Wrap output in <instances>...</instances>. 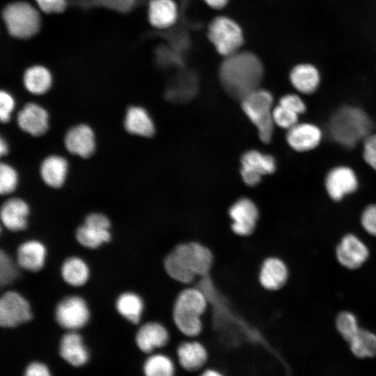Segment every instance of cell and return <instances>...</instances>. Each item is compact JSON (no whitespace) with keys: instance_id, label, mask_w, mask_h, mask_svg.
I'll return each instance as SVG.
<instances>
[{"instance_id":"ac0fdd59","label":"cell","mask_w":376,"mask_h":376,"mask_svg":"<svg viewBox=\"0 0 376 376\" xmlns=\"http://www.w3.org/2000/svg\"><path fill=\"white\" fill-rule=\"evenodd\" d=\"M171 339L169 329L162 323L155 321L142 324L136 334V343L141 351L154 353L166 346Z\"/></svg>"},{"instance_id":"ee69618b","label":"cell","mask_w":376,"mask_h":376,"mask_svg":"<svg viewBox=\"0 0 376 376\" xmlns=\"http://www.w3.org/2000/svg\"><path fill=\"white\" fill-rule=\"evenodd\" d=\"M40 10L45 13L63 12L66 6V0H35Z\"/></svg>"},{"instance_id":"60d3db41","label":"cell","mask_w":376,"mask_h":376,"mask_svg":"<svg viewBox=\"0 0 376 376\" xmlns=\"http://www.w3.org/2000/svg\"><path fill=\"white\" fill-rule=\"evenodd\" d=\"M361 225L368 234L376 237V204L369 205L363 210Z\"/></svg>"},{"instance_id":"b9f144b4","label":"cell","mask_w":376,"mask_h":376,"mask_svg":"<svg viewBox=\"0 0 376 376\" xmlns=\"http://www.w3.org/2000/svg\"><path fill=\"white\" fill-rule=\"evenodd\" d=\"M363 157L365 162L376 170V134L368 135L364 139Z\"/></svg>"},{"instance_id":"74e56055","label":"cell","mask_w":376,"mask_h":376,"mask_svg":"<svg viewBox=\"0 0 376 376\" xmlns=\"http://www.w3.org/2000/svg\"><path fill=\"white\" fill-rule=\"evenodd\" d=\"M273 120L278 126L289 130L297 124L298 114L278 105L273 109Z\"/></svg>"},{"instance_id":"484cf974","label":"cell","mask_w":376,"mask_h":376,"mask_svg":"<svg viewBox=\"0 0 376 376\" xmlns=\"http://www.w3.org/2000/svg\"><path fill=\"white\" fill-rule=\"evenodd\" d=\"M178 17V8L173 0H150L148 19L156 28L165 29L172 26Z\"/></svg>"},{"instance_id":"f35d334b","label":"cell","mask_w":376,"mask_h":376,"mask_svg":"<svg viewBox=\"0 0 376 376\" xmlns=\"http://www.w3.org/2000/svg\"><path fill=\"white\" fill-rule=\"evenodd\" d=\"M90 6H101L105 8L119 11L127 12L135 5L136 0H84Z\"/></svg>"},{"instance_id":"277c9868","label":"cell","mask_w":376,"mask_h":376,"mask_svg":"<svg viewBox=\"0 0 376 376\" xmlns=\"http://www.w3.org/2000/svg\"><path fill=\"white\" fill-rule=\"evenodd\" d=\"M273 97L272 94L262 89H257L242 100L244 113L258 130L259 136L264 143H269L274 130Z\"/></svg>"},{"instance_id":"7dc6e473","label":"cell","mask_w":376,"mask_h":376,"mask_svg":"<svg viewBox=\"0 0 376 376\" xmlns=\"http://www.w3.org/2000/svg\"><path fill=\"white\" fill-rule=\"evenodd\" d=\"M198 376H225V375L217 368H205L200 372Z\"/></svg>"},{"instance_id":"ba28073f","label":"cell","mask_w":376,"mask_h":376,"mask_svg":"<svg viewBox=\"0 0 376 376\" xmlns=\"http://www.w3.org/2000/svg\"><path fill=\"white\" fill-rule=\"evenodd\" d=\"M55 318L58 324L68 331H77L84 327L90 318V310L86 301L77 295L63 298L56 305Z\"/></svg>"},{"instance_id":"7bdbcfd3","label":"cell","mask_w":376,"mask_h":376,"mask_svg":"<svg viewBox=\"0 0 376 376\" xmlns=\"http://www.w3.org/2000/svg\"><path fill=\"white\" fill-rule=\"evenodd\" d=\"M279 105L298 115L306 111L304 102L300 97L295 94H288L282 97L279 100Z\"/></svg>"},{"instance_id":"8d00e7d4","label":"cell","mask_w":376,"mask_h":376,"mask_svg":"<svg viewBox=\"0 0 376 376\" xmlns=\"http://www.w3.org/2000/svg\"><path fill=\"white\" fill-rule=\"evenodd\" d=\"M17 269L10 256L3 250L0 252V283L7 285L13 283L17 276Z\"/></svg>"},{"instance_id":"8992f818","label":"cell","mask_w":376,"mask_h":376,"mask_svg":"<svg viewBox=\"0 0 376 376\" xmlns=\"http://www.w3.org/2000/svg\"><path fill=\"white\" fill-rule=\"evenodd\" d=\"M207 35L217 52L226 57L237 52L243 43L240 26L224 16L216 17L211 22Z\"/></svg>"},{"instance_id":"cb8c5ba5","label":"cell","mask_w":376,"mask_h":376,"mask_svg":"<svg viewBox=\"0 0 376 376\" xmlns=\"http://www.w3.org/2000/svg\"><path fill=\"white\" fill-rule=\"evenodd\" d=\"M198 90L195 74L182 72L175 76L166 90V96L173 102H185L194 97Z\"/></svg>"},{"instance_id":"e0dca14e","label":"cell","mask_w":376,"mask_h":376,"mask_svg":"<svg viewBox=\"0 0 376 376\" xmlns=\"http://www.w3.org/2000/svg\"><path fill=\"white\" fill-rule=\"evenodd\" d=\"M357 187V177L354 171L347 166L334 168L325 179L326 191L335 201H341L346 195L354 192Z\"/></svg>"},{"instance_id":"ab89813d","label":"cell","mask_w":376,"mask_h":376,"mask_svg":"<svg viewBox=\"0 0 376 376\" xmlns=\"http://www.w3.org/2000/svg\"><path fill=\"white\" fill-rule=\"evenodd\" d=\"M15 107V100L13 96L7 91L0 92V120L1 123L9 122L11 114Z\"/></svg>"},{"instance_id":"9c48e42d","label":"cell","mask_w":376,"mask_h":376,"mask_svg":"<svg viewBox=\"0 0 376 376\" xmlns=\"http://www.w3.org/2000/svg\"><path fill=\"white\" fill-rule=\"evenodd\" d=\"M33 318L29 301L15 291H7L0 298V324L12 328L30 321Z\"/></svg>"},{"instance_id":"c3c4849f","label":"cell","mask_w":376,"mask_h":376,"mask_svg":"<svg viewBox=\"0 0 376 376\" xmlns=\"http://www.w3.org/2000/svg\"><path fill=\"white\" fill-rule=\"evenodd\" d=\"M205 3L210 7L216 9L224 7L228 0H204Z\"/></svg>"},{"instance_id":"4dcf8cb0","label":"cell","mask_w":376,"mask_h":376,"mask_svg":"<svg viewBox=\"0 0 376 376\" xmlns=\"http://www.w3.org/2000/svg\"><path fill=\"white\" fill-rule=\"evenodd\" d=\"M177 362L164 353H152L143 366L144 376H175Z\"/></svg>"},{"instance_id":"f1b7e54d","label":"cell","mask_w":376,"mask_h":376,"mask_svg":"<svg viewBox=\"0 0 376 376\" xmlns=\"http://www.w3.org/2000/svg\"><path fill=\"white\" fill-rule=\"evenodd\" d=\"M61 273L67 284L73 287H80L88 281L90 270L84 260L79 257L71 256L63 261Z\"/></svg>"},{"instance_id":"f6af8a7d","label":"cell","mask_w":376,"mask_h":376,"mask_svg":"<svg viewBox=\"0 0 376 376\" xmlns=\"http://www.w3.org/2000/svg\"><path fill=\"white\" fill-rule=\"evenodd\" d=\"M84 224L107 230H109L111 227L109 218L106 215L98 212L88 214L85 218Z\"/></svg>"},{"instance_id":"83f0119b","label":"cell","mask_w":376,"mask_h":376,"mask_svg":"<svg viewBox=\"0 0 376 376\" xmlns=\"http://www.w3.org/2000/svg\"><path fill=\"white\" fill-rule=\"evenodd\" d=\"M292 86L300 93L311 94L320 84V74L311 64H299L293 68L290 75Z\"/></svg>"},{"instance_id":"5bb4252c","label":"cell","mask_w":376,"mask_h":376,"mask_svg":"<svg viewBox=\"0 0 376 376\" xmlns=\"http://www.w3.org/2000/svg\"><path fill=\"white\" fill-rule=\"evenodd\" d=\"M241 175L244 182L249 186L258 184L263 175L272 173L276 169L274 159L257 150L246 152L241 158Z\"/></svg>"},{"instance_id":"44dd1931","label":"cell","mask_w":376,"mask_h":376,"mask_svg":"<svg viewBox=\"0 0 376 376\" xmlns=\"http://www.w3.org/2000/svg\"><path fill=\"white\" fill-rule=\"evenodd\" d=\"M68 167V162L65 157L58 155H50L40 165V176L46 185L58 189L65 182Z\"/></svg>"},{"instance_id":"d6a6232c","label":"cell","mask_w":376,"mask_h":376,"mask_svg":"<svg viewBox=\"0 0 376 376\" xmlns=\"http://www.w3.org/2000/svg\"><path fill=\"white\" fill-rule=\"evenodd\" d=\"M76 240L83 246L88 249H97L104 243L111 240L109 230L102 229L84 224L77 228Z\"/></svg>"},{"instance_id":"5b68a950","label":"cell","mask_w":376,"mask_h":376,"mask_svg":"<svg viewBox=\"0 0 376 376\" xmlns=\"http://www.w3.org/2000/svg\"><path fill=\"white\" fill-rule=\"evenodd\" d=\"M2 18L10 35L17 38H29L38 33L40 26L38 10L24 1L8 4L2 11Z\"/></svg>"},{"instance_id":"9a60e30c","label":"cell","mask_w":376,"mask_h":376,"mask_svg":"<svg viewBox=\"0 0 376 376\" xmlns=\"http://www.w3.org/2000/svg\"><path fill=\"white\" fill-rule=\"evenodd\" d=\"M16 119L19 128L32 136H40L49 129L47 111L35 102L25 104L17 113Z\"/></svg>"},{"instance_id":"d590c367","label":"cell","mask_w":376,"mask_h":376,"mask_svg":"<svg viewBox=\"0 0 376 376\" xmlns=\"http://www.w3.org/2000/svg\"><path fill=\"white\" fill-rule=\"evenodd\" d=\"M19 176L16 169L6 162L0 164V193L8 195L13 193L18 185Z\"/></svg>"},{"instance_id":"3957f363","label":"cell","mask_w":376,"mask_h":376,"mask_svg":"<svg viewBox=\"0 0 376 376\" xmlns=\"http://www.w3.org/2000/svg\"><path fill=\"white\" fill-rule=\"evenodd\" d=\"M372 129L368 115L360 108L345 106L336 111L329 123L333 139L345 147L352 148L365 139Z\"/></svg>"},{"instance_id":"4316f807","label":"cell","mask_w":376,"mask_h":376,"mask_svg":"<svg viewBox=\"0 0 376 376\" xmlns=\"http://www.w3.org/2000/svg\"><path fill=\"white\" fill-rule=\"evenodd\" d=\"M23 85L31 94L41 95L47 93L52 85V76L45 66L35 65L28 68L23 75Z\"/></svg>"},{"instance_id":"e575fe53","label":"cell","mask_w":376,"mask_h":376,"mask_svg":"<svg viewBox=\"0 0 376 376\" xmlns=\"http://www.w3.org/2000/svg\"><path fill=\"white\" fill-rule=\"evenodd\" d=\"M336 328L341 337L349 342L361 329L356 315L350 311H341L336 316Z\"/></svg>"},{"instance_id":"bcb514c9","label":"cell","mask_w":376,"mask_h":376,"mask_svg":"<svg viewBox=\"0 0 376 376\" xmlns=\"http://www.w3.org/2000/svg\"><path fill=\"white\" fill-rule=\"evenodd\" d=\"M24 376H52L48 368L42 363L33 362L24 371Z\"/></svg>"},{"instance_id":"603a6c76","label":"cell","mask_w":376,"mask_h":376,"mask_svg":"<svg viewBox=\"0 0 376 376\" xmlns=\"http://www.w3.org/2000/svg\"><path fill=\"white\" fill-rule=\"evenodd\" d=\"M59 352L62 358L74 366H81L88 360V352L77 331H69L61 339Z\"/></svg>"},{"instance_id":"836d02e7","label":"cell","mask_w":376,"mask_h":376,"mask_svg":"<svg viewBox=\"0 0 376 376\" xmlns=\"http://www.w3.org/2000/svg\"><path fill=\"white\" fill-rule=\"evenodd\" d=\"M352 353L361 359L376 356V334L361 328L348 342Z\"/></svg>"},{"instance_id":"30bf717a","label":"cell","mask_w":376,"mask_h":376,"mask_svg":"<svg viewBox=\"0 0 376 376\" xmlns=\"http://www.w3.org/2000/svg\"><path fill=\"white\" fill-rule=\"evenodd\" d=\"M232 222L230 228L237 235L248 237L255 231L260 213L256 205L249 198H241L228 209Z\"/></svg>"},{"instance_id":"1f68e13d","label":"cell","mask_w":376,"mask_h":376,"mask_svg":"<svg viewBox=\"0 0 376 376\" xmlns=\"http://www.w3.org/2000/svg\"><path fill=\"white\" fill-rule=\"evenodd\" d=\"M163 268L166 274L173 281L182 285L195 283L196 275L178 258L171 250L163 260Z\"/></svg>"},{"instance_id":"7c38bea8","label":"cell","mask_w":376,"mask_h":376,"mask_svg":"<svg viewBox=\"0 0 376 376\" xmlns=\"http://www.w3.org/2000/svg\"><path fill=\"white\" fill-rule=\"evenodd\" d=\"M177 364L188 373L201 372L208 362L209 352L206 346L195 338L180 343L175 350Z\"/></svg>"},{"instance_id":"4fadbf2b","label":"cell","mask_w":376,"mask_h":376,"mask_svg":"<svg viewBox=\"0 0 376 376\" xmlns=\"http://www.w3.org/2000/svg\"><path fill=\"white\" fill-rule=\"evenodd\" d=\"M63 143L69 153L83 159L91 157L96 148L95 132L85 123L71 127L64 136Z\"/></svg>"},{"instance_id":"6da1fadb","label":"cell","mask_w":376,"mask_h":376,"mask_svg":"<svg viewBox=\"0 0 376 376\" xmlns=\"http://www.w3.org/2000/svg\"><path fill=\"white\" fill-rule=\"evenodd\" d=\"M263 74L259 58L250 52H236L226 57L219 69V79L226 92L242 100L258 89Z\"/></svg>"},{"instance_id":"f546056e","label":"cell","mask_w":376,"mask_h":376,"mask_svg":"<svg viewBox=\"0 0 376 376\" xmlns=\"http://www.w3.org/2000/svg\"><path fill=\"white\" fill-rule=\"evenodd\" d=\"M116 308L122 317L133 324H138L143 313L144 303L136 293L125 292L117 298Z\"/></svg>"},{"instance_id":"d6986e66","label":"cell","mask_w":376,"mask_h":376,"mask_svg":"<svg viewBox=\"0 0 376 376\" xmlns=\"http://www.w3.org/2000/svg\"><path fill=\"white\" fill-rule=\"evenodd\" d=\"M30 214L29 204L22 198L12 197L6 200L0 209L1 221L3 226L13 232L22 231L27 227Z\"/></svg>"},{"instance_id":"2e32d148","label":"cell","mask_w":376,"mask_h":376,"mask_svg":"<svg viewBox=\"0 0 376 376\" xmlns=\"http://www.w3.org/2000/svg\"><path fill=\"white\" fill-rule=\"evenodd\" d=\"M289 279V269L279 256L265 258L260 266L258 282L265 290L274 292L282 289Z\"/></svg>"},{"instance_id":"d4e9b609","label":"cell","mask_w":376,"mask_h":376,"mask_svg":"<svg viewBox=\"0 0 376 376\" xmlns=\"http://www.w3.org/2000/svg\"><path fill=\"white\" fill-rule=\"evenodd\" d=\"M124 128L132 135L150 137L155 134V125L147 111L140 106H130L125 112Z\"/></svg>"},{"instance_id":"8fae6325","label":"cell","mask_w":376,"mask_h":376,"mask_svg":"<svg viewBox=\"0 0 376 376\" xmlns=\"http://www.w3.org/2000/svg\"><path fill=\"white\" fill-rule=\"evenodd\" d=\"M335 254L342 267L354 270L361 267L368 260L370 251L357 235L347 233L342 237L337 244Z\"/></svg>"},{"instance_id":"7a4b0ae2","label":"cell","mask_w":376,"mask_h":376,"mask_svg":"<svg viewBox=\"0 0 376 376\" xmlns=\"http://www.w3.org/2000/svg\"><path fill=\"white\" fill-rule=\"evenodd\" d=\"M208 300L198 288H183L177 296L173 308L175 328L188 338H196L203 330L202 316L206 313Z\"/></svg>"},{"instance_id":"52a82bcc","label":"cell","mask_w":376,"mask_h":376,"mask_svg":"<svg viewBox=\"0 0 376 376\" xmlns=\"http://www.w3.org/2000/svg\"><path fill=\"white\" fill-rule=\"evenodd\" d=\"M172 251L196 277H205L211 272L214 255L205 244L197 241L184 242L176 244Z\"/></svg>"},{"instance_id":"7402d4cb","label":"cell","mask_w":376,"mask_h":376,"mask_svg":"<svg viewBox=\"0 0 376 376\" xmlns=\"http://www.w3.org/2000/svg\"><path fill=\"white\" fill-rule=\"evenodd\" d=\"M47 256L45 246L38 240H27L22 243L17 251V263L21 268L29 272H38Z\"/></svg>"},{"instance_id":"681fc988","label":"cell","mask_w":376,"mask_h":376,"mask_svg":"<svg viewBox=\"0 0 376 376\" xmlns=\"http://www.w3.org/2000/svg\"><path fill=\"white\" fill-rule=\"evenodd\" d=\"M9 152V147L6 140L2 136L0 138V155L6 156Z\"/></svg>"},{"instance_id":"ffe728a7","label":"cell","mask_w":376,"mask_h":376,"mask_svg":"<svg viewBox=\"0 0 376 376\" xmlns=\"http://www.w3.org/2000/svg\"><path fill=\"white\" fill-rule=\"evenodd\" d=\"M322 139L319 127L311 123L296 124L288 130L286 139L295 150L304 152L317 147Z\"/></svg>"}]
</instances>
